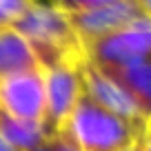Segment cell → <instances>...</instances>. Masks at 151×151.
<instances>
[{
    "mask_svg": "<svg viewBox=\"0 0 151 151\" xmlns=\"http://www.w3.org/2000/svg\"><path fill=\"white\" fill-rule=\"evenodd\" d=\"M14 29L20 33L33 49L40 69L60 65V62H78L87 60L85 47L78 40L73 27L58 2L42 5L29 0L24 14L18 18Z\"/></svg>",
    "mask_w": 151,
    "mask_h": 151,
    "instance_id": "6da1fadb",
    "label": "cell"
},
{
    "mask_svg": "<svg viewBox=\"0 0 151 151\" xmlns=\"http://www.w3.org/2000/svg\"><path fill=\"white\" fill-rule=\"evenodd\" d=\"M142 133L145 127L104 111L85 91L60 129V136H65L80 151H120L138 142Z\"/></svg>",
    "mask_w": 151,
    "mask_h": 151,
    "instance_id": "7a4b0ae2",
    "label": "cell"
},
{
    "mask_svg": "<svg viewBox=\"0 0 151 151\" xmlns=\"http://www.w3.org/2000/svg\"><path fill=\"white\" fill-rule=\"evenodd\" d=\"M58 7L69 18L82 47L142 16L138 0H62Z\"/></svg>",
    "mask_w": 151,
    "mask_h": 151,
    "instance_id": "3957f363",
    "label": "cell"
},
{
    "mask_svg": "<svg viewBox=\"0 0 151 151\" xmlns=\"http://www.w3.org/2000/svg\"><path fill=\"white\" fill-rule=\"evenodd\" d=\"M85 58L98 69H120V67L142 62L151 58V20L138 16L136 20L113 33L100 38L85 47Z\"/></svg>",
    "mask_w": 151,
    "mask_h": 151,
    "instance_id": "277c9868",
    "label": "cell"
},
{
    "mask_svg": "<svg viewBox=\"0 0 151 151\" xmlns=\"http://www.w3.org/2000/svg\"><path fill=\"white\" fill-rule=\"evenodd\" d=\"M85 62V60H82ZM60 62L42 69V89H45V127L58 136L73 111L78 98L82 96V80H80V65Z\"/></svg>",
    "mask_w": 151,
    "mask_h": 151,
    "instance_id": "5b68a950",
    "label": "cell"
},
{
    "mask_svg": "<svg viewBox=\"0 0 151 151\" xmlns=\"http://www.w3.org/2000/svg\"><path fill=\"white\" fill-rule=\"evenodd\" d=\"M0 111L14 118L45 122L42 69L0 78Z\"/></svg>",
    "mask_w": 151,
    "mask_h": 151,
    "instance_id": "8992f818",
    "label": "cell"
},
{
    "mask_svg": "<svg viewBox=\"0 0 151 151\" xmlns=\"http://www.w3.org/2000/svg\"><path fill=\"white\" fill-rule=\"evenodd\" d=\"M80 80H82V91L104 111L113 113V116H118V118L127 120L131 124H138V127L147 124V120L142 118L140 109L129 98V93L102 69H98V67L85 60L80 65Z\"/></svg>",
    "mask_w": 151,
    "mask_h": 151,
    "instance_id": "52a82bcc",
    "label": "cell"
},
{
    "mask_svg": "<svg viewBox=\"0 0 151 151\" xmlns=\"http://www.w3.org/2000/svg\"><path fill=\"white\" fill-rule=\"evenodd\" d=\"M107 76H111L124 91L129 98L136 102L140 109L142 118L149 120L151 116V58L142 62H133V65L120 67V69H102Z\"/></svg>",
    "mask_w": 151,
    "mask_h": 151,
    "instance_id": "ba28073f",
    "label": "cell"
},
{
    "mask_svg": "<svg viewBox=\"0 0 151 151\" xmlns=\"http://www.w3.org/2000/svg\"><path fill=\"white\" fill-rule=\"evenodd\" d=\"M40 69L33 49L14 27L0 29V78Z\"/></svg>",
    "mask_w": 151,
    "mask_h": 151,
    "instance_id": "9c48e42d",
    "label": "cell"
},
{
    "mask_svg": "<svg viewBox=\"0 0 151 151\" xmlns=\"http://www.w3.org/2000/svg\"><path fill=\"white\" fill-rule=\"evenodd\" d=\"M0 136L14 151H29L45 145L49 138H53V133L45 127V122L14 118L9 113L0 111Z\"/></svg>",
    "mask_w": 151,
    "mask_h": 151,
    "instance_id": "30bf717a",
    "label": "cell"
},
{
    "mask_svg": "<svg viewBox=\"0 0 151 151\" xmlns=\"http://www.w3.org/2000/svg\"><path fill=\"white\" fill-rule=\"evenodd\" d=\"M29 0H0V29H9L24 14Z\"/></svg>",
    "mask_w": 151,
    "mask_h": 151,
    "instance_id": "8fae6325",
    "label": "cell"
},
{
    "mask_svg": "<svg viewBox=\"0 0 151 151\" xmlns=\"http://www.w3.org/2000/svg\"><path fill=\"white\" fill-rule=\"evenodd\" d=\"M56 151H80V149H78V147H73L65 136H60V133H58V136H56Z\"/></svg>",
    "mask_w": 151,
    "mask_h": 151,
    "instance_id": "7c38bea8",
    "label": "cell"
},
{
    "mask_svg": "<svg viewBox=\"0 0 151 151\" xmlns=\"http://www.w3.org/2000/svg\"><path fill=\"white\" fill-rule=\"evenodd\" d=\"M29 151H56V136L53 138H49L45 145H40V147H36V149H29Z\"/></svg>",
    "mask_w": 151,
    "mask_h": 151,
    "instance_id": "4fadbf2b",
    "label": "cell"
},
{
    "mask_svg": "<svg viewBox=\"0 0 151 151\" xmlns=\"http://www.w3.org/2000/svg\"><path fill=\"white\" fill-rule=\"evenodd\" d=\"M138 2H140V11H142V16L151 20V0H138Z\"/></svg>",
    "mask_w": 151,
    "mask_h": 151,
    "instance_id": "5bb4252c",
    "label": "cell"
},
{
    "mask_svg": "<svg viewBox=\"0 0 151 151\" xmlns=\"http://www.w3.org/2000/svg\"><path fill=\"white\" fill-rule=\"evenodd\" d=\"M142 151H151V131H145L142 133Z\"/></svg>",
    "mask_w": 151,
    "mask_h": 151,
    "instance_id": "9a60e30c",
    "label": "cell"
},
{
    "mask_svg": "<svg viewBox=\"0 0 151 151\" xmlns=\"http://www.w3.org/2000/svg\"><path fill=\"white\" fill-rule=\"evenodd\" d=\"M142 140V138H140ZM138 140V142H133V145H129V147H124V149H120V151H142V142Z\"/></svg>",
    "mask_w": 151,
    "mask_h": 151,
    "instance_id": "2e32d148",
    "label": "cell"
},
{
    "mask_svg": "<svg viewBox=\"0 0 151 151\" xmlns=\"http://www.w3.org/2000/svg\"><path fill=\"white\" fill-rule=\"evenodd\" d=\"M0 151H14V149H11L9 145H7V140H5L2 136H0Z\"/></svg>",
    "mask_w": 151,
    "mask_h": 151,
    "instance_id": "e0dca14e",
    "label": "cell"
},
{
    "mask_svg": "<svg viewBox=\"0 0 151 151\" xmlns=\"http://www.w3.org/2000/svg\"><path fill=\"white\" fill-rule=\"evenodd\" d=\"M145 131H151V116H149V120H147V124H145Z\"/></svg>",
    "mask_w": 151,
    "mask_h": 151,
    "instance_id": "ac0fdd59",
    "label": "cell"
}]
</instances>
